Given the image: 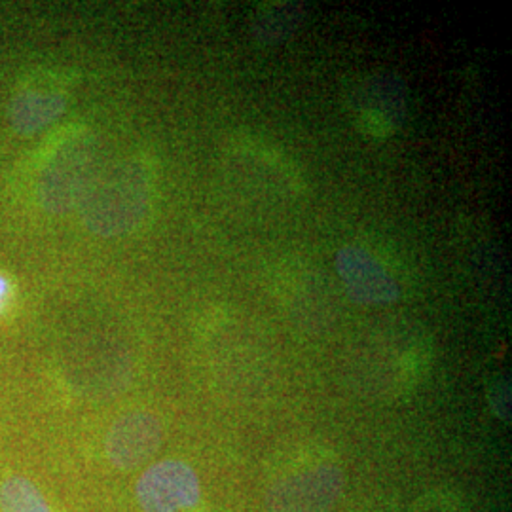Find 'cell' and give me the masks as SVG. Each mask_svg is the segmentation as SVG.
<instances>
[{"mask_svg":"<svg viewBox=\"0 0 512 512\" xmlns=\"http://www.w3.org/2000/svg\"><path fill=\"white\" fill-rule=\"evenodd\" d=\"M152 202V181L139 160L112 165L95 175L82 198V213L88 228L99 236H122L135 230Z\"/></svg>","mask_w":512,"mask_h":512,"instance_id":"obj_1","label":"cell"},{"mask_svg":"<svg viewBox=\"0 0 512 512\" xmlns=\"http://www.w3.org/2000/svg\"><path fill=\"white\" fill-rule=\"evenodd\" d=\"M353 126L366 139L384 141L403 126L406 93L389 74H370L351 86L348 99Z\"/></svg>","mask_w":512,"mask_h":512,"instance_id":"obj_2","label":"cell"},{"mask_svg":"<svg viewBox=\"0 0 512 512\" xmlns=\"http://www.w3.org/2000/svg\"><path fill=\"white\" fill-rule=\"evenodd\" d=\"M95 177V143L88 133H76L57 148L44 171L40 196L44 207L63 213L82 202Z\"/></svg>","mask_w":512,"mask_h":512,"instance_id":"obj_3","label":"cell"},{"mask_svg":"<svg viewBox=\"0 0 512 512\" xmlns=\"http://www.w3.org/2000/svg\"><path fill=\"white\" fill-rule=\"evenodd\" d=\"M336 270L349 298L365 306L393 304L401 298L403 285L391 262L376 249L349 243L336 253Z\"/></svg>","mask_w":512,"mask_h":512,"instance_id":"obj_4","label":"cell"},{"mask_svg":"<svg viewBox=\"0 0 512 512\" xmlns=\"http://www.w3.org/2000/svg\"><path fill=\"white\" fill-rule=\"evenodd\" d=\"M346 488L342 467L321 463L283 476L264 497L268 512H330Z\"/></svg>","mask_w":512,"mask_h":512,"instance_id":"obj_5","label":"cell"},{"mask_svg":"<svg viewBox=\"0 0 512 512\" xmlns=\"http://www.w3.org/2000/svg\"><path fill=\"white\" fill-rule=\"evenodd\" d=\"M135 495L145 512H183L200 503L202 482L186 461L164 459L141 475Z\"/></svg>","mask_w":512,"mask_h":512,"instance_id":"obj_6","label":"cell"},{"mask_svg":"<svg viewBox=\"0 0 512 512\" xmlns=\"http://www.w3.org/2000/svg\"><path fill=\"white\" fill-rule=\"evenodd\" d=\"M164 440V427L158 416L133 410L120 416L110 427L107 456L116 469L131 471L152 458Z\"/></svg>","mask_w":512,"mask_h":512,"instance_id":"obj_7","label":"cell"},{"mask_svg":"<svg viewBox=\"0 0 512 512\" xmlns=\"http://www.w3.org/2000/svg\"><path fill=\"white\" fill-rule=\"evenodd\" d=\"M67 105L65 95L57 90H23L12 99L10 124L21 135H35L55 122Z\"/></svg>","mask_w":512,"mask_h":512,"instance_id":"obj_8","label":"cell"},{"mask_svg":"<svg viewBox=\"0 0 512 512\" xmlns=\"http://www.w3.org/2000/svg\"><path fill=\"white\" fill-rule=\"evenodd\" d=\"M230 154L241 158L243 162L255 165L256 169L266 167L268 171L274 173L275 179H279V183L291 192H302L306 186L302 175L296 171L293 160H289L272 143H266L256 135L243 133L234 137V141L230 143Z\"/></svg>","mask_w":512,"mask_h":512,"instance_id":"obj_9","label":"cell"},{"mask_svg":"<svg viewBox=\"0 0 512 512\" xmlns=\"http://www.w3.org/2000/svg\"><path fill=\"white\" fill-rule=\"evenodd\" d=\"M298 25V8L293 4L262 6L253 21L255 37L262 44H277L279 40L293 35Z\"/></svg>","mask_w":512,"mask_h":512,"instance_id":"obj_10","label":"cell"},{"mask_svg":"<svg viewBox=\"0 0 512 512\" xmlns=\"http://www.w3.org/2000/svg\"><path fill=\"white\" fill-rule=\"evenodd\" d=\"M0 511L52 512L35 482L19 475L10 476L0 484Z\"/></svg>","mask_w":512,"mask_h":512,"instance_id":"obj_11","label":"cell"},{"mask_svg":"<svg viewBox=\"0 0 512 512\" xmlns=\"http://www.w3.org/2000/svg\"><path fill=\"white\" fill-rule=\"evenodd\" d=\"M488 403L499 420L511 421V385L505 378H497L488 385Z\"/></svg>","mask_w":512,"mask_h":512,"instance_id":"obj_12","label":"cell"},{"mask_svg":"<svg viewBox=\"0 0 512 512\" xmlns=\"http://www.w3.org/2000/svg\"><path fill=\"white\" fill-rule=\"evenodd\" d=\"M8 294H10V283H8V279L4 275H0V308L6 302Z\"/></svg>","mask_w":512,"mask_h":512,"instance_id":"obj_13","label":"cell"}]
</instances>
